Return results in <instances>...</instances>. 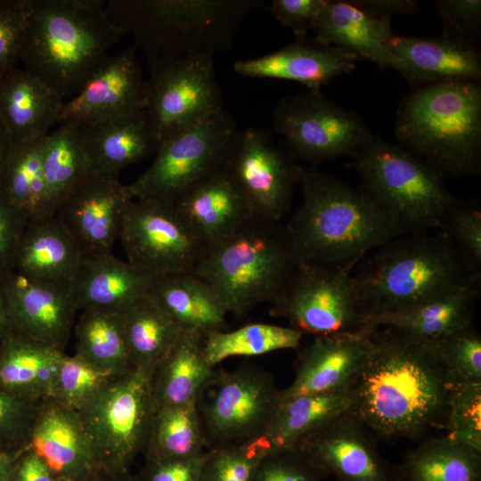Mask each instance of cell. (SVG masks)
Instances as JSON below:
<instances>
[{"instance_id": "obj_53", "label": "cell", "mask_w": 481, "mask_h": 481, "mask_svg": "<svg viewBox=\"0 0 481 481\" xmlns=\"http://www.w3.org/2000/svg\"><path fill=\"white\" fill-rule=\"evenodd\" d=\"M208 453V450L187 459L147 461L142 481H200Z\"/></svg>"}, {"instance_id": "obj_50", "label": "cell", "mask_w": 481, "mask_h": 481, "mask_svg": "<svg viewBox=\"0 0 481 481\" xmlns=\"http://www.w3.org/2000/svg\"><path fill=\"white\" fill-rule=\"evenodd\" d=\"M41 402L29 401L0 389V444L29 446Z\"/></svg>"}, {"instance_id": "obj_55", "label": "cell", "mask_w": 481, "mask_h": 481, "mask_svg": "<svg viewBox=\"0 0 481 481\" xmlns=\"http://www.w3.org/2000/svg\"><path fill=\"white\" fill-rule=\"evenodd\" d=\"M17 472L16 481H57L47 463L29 446Z\"/></svg>"}, {"instance_id": "obj_29", "label": "cell", "mask_w": 481, "mask_h": 481, "mask_svg": "<svg viewBox=\"0 0 481 481\" xmlns=\"http://www.w3.org/2000/svg\"><path fill=\"white\" fill-rule=\"evenodd\" d=\"M175 206L207 246L232 235L255 216L229 168L188 192Z\"/></svg>"}, {"instance_id": "obj_57", "label": "cell", "mask_w": 481, "mask_h": 481, "mask_svg": "<svg viewBox=\"0 0 481 481\" xmlns=\"http://www.w3.org/2000/svg\"><path fill=\"white\" fill-rule=\"evenodd\" d=\"M12 145L13 143L0 123V170Z\"/></svg>"}, {"instance_id": "obj_56", "label": "cell", "mask_w": 481, "mask_h": 481, "mask_svg": "<svg viewBox=\"0 0 481 481\" xmlns=\"http://www.w3.org/2000/svg\"><path fill=\"white\" fill-rule=\"evenodd\" d=\"M360 4L378 14L391 20L398 14H415L419 12L420 2L416 0H357Z\"/></svg>"}, {"instance_id": "obj_20", "label": "cell", "mask_w": 481, "mask_h": 481, "mask_svg": "<svg viewBox=\"0 0 481 481\" xmlns=\"http://www.w3.org/2000/svg\"><path fill=\"white\" fill-rule=\"evenodd\" d=\"M136 52L132 46L111 56L64 102L59 123L81 127L145 110L146 81Z\"/></svg>"}, {"instance_id": "obj_47", "label": "cell", "mask_w": 481, "mask_h": 481, "mask_svg": "<svg viewBox=\"0 0 481 481\" xmlns=\"http://www.w3.org/2000/svg\"><path fill=\"white\" fill-rule=\"evenodd\" d=\"M443 231L478 270L481 265V209L471 202L456 199L449 208L442 226Z\"/></svg>"}, {"instance_id": "obj_30", "label": "cell", "mask_w": 481, "mask_h": 481, "mask_svg": "<svg viewBox=\"0 0 481 481\" xmlns=\"http://www.w3.org/2000/svg\"><path fill=\"white\" fill-rule=\"evenodd\" d=\"M82 257L53 216L28 222L7 265L30 279L70 287Z\"/></svg>"}, {"instance_id": "obj_9", "label": "cell", "mask_w": 481, "mask_h": 481, "mask_svg": "<svg viewBox=\"0 0 481 481\" xmlns=\"http://www.w3.org/2000/svg\"><path fill=\"white\" fill-rule=\"evenodd\" d=\"M241 132L223 110L163 142L150 167L127 184L133 199L175 205L188 192L229 168Z\"/></svg>"}, {"instance_id": "obj_32", "label": "cell", "mask_w": 481, "mask_h": 481, "mask_svg": "<svg viewBox=\"0 0 481 481\" xmlns=\"http://www.w3.org/2000/svg\"><path fill=\"white\" fill-rule=\"evenodd\" d=\"M63 354L11 328L0 339V389L34 402L50 397Z\"/></svg>"}, {"instance_id": "obj_41", "label": "cell", "mask_w": 481, "mask_h": 481, "mask_svg": "<svg viewBox=\"0 0 481 481\" xmlns=\"http://www.w3.org/2000/svg\"><path fill=\"white\" fill-rule=\"evenodd\" d=\"M75 355L117 376L132 366L121 315L93 309L82 310L76 324Z\"/></svg>"}, {"instance_id": "obj_34", "label": "cell", "mask_w": 481, "mask_h": 481, "mask_svg": "<svg viewBox=\"0 0 481 481\" xmlns=\"http://www.w3.org/2000/svg\"><path fill=\"white\" fill-rule=\"evenodd\" d=\"M480 283L401 312L364 319L365 326L393 328L436 340L457 329L473 324Z\"/></svg>"}, {"instance_id": "obj_23", "label": "cell", "mask_w": 481, "mask_h": 481, "mask_svg": "<svg viewBox=\"0 0 481 481\" xmlns=\"http://www.w3.org/2000/svg\"><path fill=\"white\" fill-rule=\"evenodd\" d=\"M357 61L344 50L306 37L261 57L239 60L233 69L243 77L290 80L316 90L353 71Z\"/></svg>"}, {"instance_id": "obj_44", "label": "cell", "mask_w": 481, "mask_h": 481, "mask_svg": "<svg viewBox=\"0 0 481 481\" xmlns=\"http://www.w3.org/2000/svg\"><path fill=\"white\" fill-rule=\"evenodd\" d=\"M117 375L63 354L50 397L77 412Z\"/></svg>"}, {"instance_id": "obj_36", "label": "cell", "mask_w": 481, "mask_h": 481, "mask_svg": "<svg viewBox=\"0 0 481 481\" xmlns=\"http://www.w3.org/2000/svg\"><path fill=\"white\" fill-rule=\"evenodd\" d=\"M397 466L401 481H481V452L444 435L421 442Z\"/></svg>"}, {"instance_id": "obj_15", "label": "cell", "mask_w": 481, "mask_h": 481, "mask_svg": "<svg viewBox=\"0 0 481 481\" xmlns=\"http://www.w3.org/2000/svg\"><path fill=\"white\" fill-rule=\"evenodd\" d=\"M145 110L159 145L222 111L223 94L213 56L187 55L151 73Z\"/></svg>"}, {"instance_id": "obj_28", "label": "cell", "mask_w": 481, "mask_h": 481, "mask_svg": "<svg viewBox=\"0 0 481 481\" xmlns=\"http://www.w3.org/2000/svg\"><path fill=\"white\" fill-rule=\"evenodd\" d=\"M65 101L24 69L0 75V123L13 143L45 137Z\"/></svg>"}, {"instance_id": "obj_49", "label": "cell", "mask_w": 481, "mask_h": 481, "mask_svg": "<svg viewBox=\"0 0 481 481\" xmlns=\"http://www.w3.org/2000/svg\"><path fill=\"white\" fill-rule=\"evenodd\" d=\"M30 0H0V75L20 61Z\"/></svg>"}, {"instance_id": "obj_33", "label": "cell", "mask_w": 481, "mask_h": 481, "mask_svg": "<svg viewBox=\"0 0 481 481\" xmlns=\"http://www.w3.org/2000/svg\"><path fill=\"white\" fill-rule=\"evenodd\" d=\"M204 336L183 330L151 368L150 387L154 411L194 402L215 371L203 350Z\"/></svg>"}, {"instance_id": "obj_24", "label": "cell", "mask_w": 481, "mask_h": 481, "mask_svg": "<svg viewBox=\"0 0 481 481\" xmlns=\"http://www.w3.org/2000/svg\"><path fill=\"white\" fill-rule=\"evenodd\" d=\"M153 280L112 253L83 256L70 290L77 310L122 314L149 296Z\"/></svg>"}, {"instance_id": "obj_60", "label": "cell", "mask_w": 481, "mask_h": 481, "mask_svg": "<svg viewBox=\"0 0 481 481\" xmlns=\"http://www.w3.org/2000/svg\"><path fill=\"white\" fill-rule=\"evenodd\" d=\"M58 481V480H57Z\"/></svg>"}, {"instance_id": "obj_21", "label": "cell", "mask_w": 481, "mask_h": 481, "mask_svg": "<svg viewBox=\"0 0 481 481\" xmlns=\"http://www.w3.org/2000/svg\"><path fill=\"white\" fill-rule=\"evenodd\" d=\"M371 327L355 332L315 336L299 352L295 378L279 392V403L294 397L346 391L351 387L371 348Z\"/></svg>"}, {"instance_id": "obj_38", "label": "cell", "mask_w": 481, "mask_h": 481, "mask_svg": "<svg viewBox=\"0 0 481 481\" xmlns=\"http://www.w3.org/2000/svg\"><path fill=\"white\" fill-rule=\"evenodd\" d=\"M195 401L154 411L143 449L147 461L187 459L208 451Z\"/></svg>"}, {"instance_id": "obj_13", "label": "cell", "mask_w": 481, "mask_h": 481, "mask_svg": "<svg viewBox=\"0 0 481 481\" xmlns=\"http://www.w3.org/2000/svg\"><path fill=\"white\" fill-rule=\"evenodd\" d=\"M359 260L339 265L298 263L270 314L314 336L363 330L364 318L354 293L352 273Z\"/></svg>"}, {"instance_id": "obj_14", "label": "cell", "mask_w": 481, "mask_h": 481, "mask_svg": "<svg viewBox=\"0 0 481 481\" xmlns=\"http://www.w3.org/2000/svg\"><path fill=\"white\" fill-rule=\"evenodd\" d=\"M127 262L153 278L192 272L207 245L175 205L134 199L119 238Z\"/></svg>"}, {"instance_id": "obj_58", "label": "cell", "mask_w": 481, "mask_h": 481, "mask_svg": "<svg viewBox=\"0 0 481 481\" xmlns=\"http://www.w3.org/2000/svg\"><path fill=\"white\" fill-rule=\"evenodd\" d=\"M11 329L4 299L0 288V339L9 331Z\"/></svg>"}, {"instance_id": "obj_5", "label": "cell", "mask_w": 481, "mask_h": 481, "mask_svg": "<svg viewBox=\"0 0 481 481\" xmlns=\"http://www.w3.org/2000/svg\"><path fill=\"white\" fill-rule=\"evenodd\" d=\"M103 0H30L20 61L65 101L111 57L121 33Z\"/></svg>"}, {"instance_id": "obj_26", "label": "cell", "mask_w": 481, "mask_h": 481, "mask_svg": "<svg viewBox=\"0 0 481 481\" xmlns=\"http://www.w3.org/2000/svg\"><path fill=\"white\" fill-rule=\"evenodd\" d=\"M92 174L118 176L121 170L152 153L159 142L146 110L79 127Z\"/></svg>"}, {"instance_id": "obj_12", "label": "cell", "mask_w": 481, "mask_h": 481, "mask_svg": "<svg viewBox=\"0 0 481 481\" xmlns=\"http://www.w3.org/2000/svg\"><path fill=\"white\" fill-rule=\"evenodd\" d=\"M272 128L298 160L313 166L355 158L375 137L361 115L327 98L321 89L278 100L272 110Z\"/></svg>"}, {"instance_id": "obj_8", "label": "cell", "mask_w": 481, "mask_h": 481, "mask_svg": "<svg viewBox=\"0 0 481 481\" xmlns=\"http://www.w3.org/2000/svg\"><path fill=\"white\" fill-rule=\"evenodd\" d=\"M350 167L361 190L395 218L407 232L441 229L455 200L444 175L409 150L375 136Z\"/></svg>"}, {"instance_id": "obj_22", "label": "cell", "mask_w": 481, "mask_h": 481, "mask_svg": "<svg viewBox=\"0 0 481 481\" xmlns=\"http://www.w3.org/2000/svg\"><path fill=\"white\" fill-rule=\"evenodd\" d=\"M387 47L393 57L391 69L413 85L480 80L477 45L443 36L418 37L395 34Z\"/></svg>"}, {"instance_id": "obj_37", "label": "cell", "mask_w": 481, "mask_h": 481, "mask_svg": "<svg viewBox=\"0 0 481 481\" xmlns=\"http://www.w3.org/2000/svg\"><path fill=\"white\" fill-rule=\"evenodd\" d=\"M44 138L13 143L0 170V191L29 221L54 216L43 167Z\"/></svg>"}, {"instance_id": "obj_59", "label": "cell", "mask_w": 481, "mask_h": 481, "mask_svg": "<svg viewBox=\"0 0 481 481\" xmlns=\"http://www.w3.org/2000/svg\"><path fill=\"white\" fill-rule=\"evenodd\" d=\"M12 464V455L9 452H0V481H7Z\"/></svg>"}, {"instance_id": "obj_31", "label": "cell", "mask_w": 481, "mask_h": 481, "mask_svg": "<svg viewBox=\"0 0 481 481\" xmlns=\"http://www.w3.org/2000/svg\"><path fill=\"white\" fill-rule=\"evenodd\" d=\"M149 297L183 330H223L228 314L215 288L192 272L154 278Z\"/></svg>"}, {"instance_id": "obj_17", "label": "cell", "mask_w": 481, "mask_h": 481, "mask_svg": "<svg viewBox=\"0 0 481 481\" xmlns=\"http://www.w3.org/2000/svg\"><path fill=\"white\" fill-rule=\"evenodd\" d=\"M0 288L11 328L65 353L77 311L70 287L30 279L6 264Z\"/></svg>"}, {"instance_id": "obj_42", "label": "cell", "mask_w": 481, "mask_h": 481, "mask_svg": "<svg viewBox=\"0 0 481 481\" xmlns=\"http://www.w3.org/2000/svg\"><path fill=\"white\" fill-rule=\"evenodd\" d=\"M303 333L292 327L251 323L239 329L216 330L204 337L203 350L208 363L216 367L234 356H256L282 349H298Z\"/></svg>"}, {"instance_id": "obj_40", "label": "cell", "mask_w": 481, "mask_h": 481, "mask_svg": "<svg viewBox=\"0 0 481 481\" xmlns=\"http://www.w3.org/2000/svg\"><path fill=\"white\" fill-rule=\"evenodd\" d=\"M120 315L133 368L151 369L183 331L149 296Z\"/></svg>"}, {"instance_id": "obj_16", "label": "cell", "mask_w": 481, "mask_h": 481, "mask_svg": "<svg viewBox=\"0 0 481 481\" xmlns=\"http://www.w3.org/2000/svg\"><path fill=\"white\" fill-rule=\"evenodd\" d=\"M229 169L245 193L254 216L280 223L289 212L302 166L267 128L249 127Z\"/></svg>"}, {"instance_id": "obj_2", "label": "cell", "mask_w": 481, "mask_h": 481, "mask_svg": "<svg viewBox=\"0 0 481 481\" xmlns=\"http://www.w3.org/2000/svg\"><path fill=\"white\" fill-rule=\"evenodd\" d=\"M479 271L443 231L410 232L363 257L353 270L352 283L366 319L407 310L480 283Z\"/></svg>"}, {"instance_id": "obj_4", "label": "cell", "mask_w": 481, "mask_h": 481, "mask_svg": "<svg viewBox=\"0 0 481 481\" xmlns=\"http://www.w3.org/2000/svg\"><path fill=\"white\" fill-rule=\"evenodd\" d=\"M262 0H110L105 11L141 49L150 74L187 55L230 49L248 15Z\"/></svg>"}, {"instance_id": "obj_39", "label": "cell", "mask_w": 481, "mask_h": 481, "mask_svg": "<svg viewBox=\"0 0 481 481\" xmlns=\"http://www.w3.org/2000/svg\"><path fill=\"white\" fill-rule=\"evenodd\" d=\"M42 159L53 214L59 204L91 174L79 127L61 124L43 140Z\"/></svg>"}, {"instance_id": "obj_35", "label": "cell", "mask_w": 481, "mask_h": 481, "mask_svg": "<svg viewBox=\"0 0 481 481\" xmlns=\"http://www.w3.org/2000/svg\"><path fill=\"white\" fill-rule=\"evenodd\" d=\"M349 406L347 390L300 395L280 404L265 433L270 451L295 449Z\"/></svg>"}, {"instance_id": "obj_48", "label": "cell", "mask_w": 481, "mask_h": 481, "mask_svg": "<svg viewBox=\"0 0 481 481\" xmlns=\"http://www.w3.org/2000/svg\"><path fill=\"white\" fill-rule=\"evenodd\" d=\"M329 473L297 449L270 451L250 481H322Z\"/></svg>"}, {"instance_id": "obj_11", "label": "cell", "mask_w": 481, "mask_h": 481, "mask_svg": "<svg viewBox=\"0 0 481 481\" xmlns=\"http://www.w3.org/2000/svg\"><path fill=\"white\" fill-rule=\"evenodd\" d=\"M279 392L273 375L260 367L215 370L195 401L208 450L264 436Z\"/></svg>"}, {"instance_id": "obj_3", "label": "cell", "mask_w": 481, "mask_h": 481, "mask_svg": "<svg viewBox=\"0 0 481 481\" xmlns=\"http://www.w3.org/2000/svg\"><path fill=\"white\" fill-rule=\"evenodd\" d=\"M302 203L285 227L298 263L339 265L409 233L361 189L302 167Z\"/></svg>"}, {"instance_id": "obj_1", "label": "cell", "mask_w": 481, "mask_h": 481, "mask_svg": "<svg viewBox=\"0 0 481 481\" xmlns=\"http://www.w3.org/2000/svg\"><path fill=\"white\" fill-rule=\"evenodd\" d=\"M371 339L347 390L348 412L377 439H414L444 429L453 381L434 341L387 327L371 328Z\"/></svg>"}, {"instance_id": "obj_43", "label": "cell", "mask_w": 481, "mask_h": 481, "mask_svg": "<svg viewBox=\"0 0 481 481\" xmlns=\"http://www.w3.org/2000/svg\"><path fill=\"white\" fill-rule=\"evenodd\" d=\"M270 452L265 436L208 450L200 481H250L262 459Z\"/></svg>"}, {"instance_id": "obj_51", "label": "cell", "mask_w": 481, "mask_h": 481, "mask_svg": "<svg viewBox=\"0 0 481 481\" xmlns=\"http://www.w3.org/2000/svg\"><path fill=\"white\" fill-rule=\"evenodd\" d=\"M433 4L442 23L441 36L478 45L480 0H436Z\"/></svg>"}, {"instance_id": "obj_45", "label": "cell", "mask_w": 481, "mask_h": 481, "mask_svg": "<svg viewBox=\"0 0 481 481\" xmlns=\"http://www.w3.org/2000/svg\"><path fill=\"white\" fill-rule=\"evenodd\" d=\"M444 436L481 452V383L453 382Z\"/></svg>"}, {"instance_id": "obj_46", "label": "cell", "mask_w": 481, "mask_h": 481, "mask_svg": "<svg viewBox=\"0 0 481 481\" xmlns=\"http://www.w3.org/2000/svg\"><path fill=\"white\" fill-rule=\"evenodd\" d=\"M434 343L453 382L481 383V336L473 324L457 329Z\"/></svg>"}, {"instance_id": "obj_52", "label": "cell", "mask_w": 481, "mask_h": 481, "mask_svg": "<svg viewBox=\"0 0 481 481\" xmlns=\"http://www.w3.org/2000/svg\"><path fill=\"white\" fill-rule=\"evenodd\" d=\"M327 0H273L269 10L273 17L290 29L296 38L308 37Z\"/></svg>"}, {"instance_id": "obj_18", "label": "cell", "mask_w": 481, "mask_h": 481, "mask_svg": "<svg viewBox=\"0 0 481 481\" xmlns=\"http://www.w3.org/2000/svg\"><path fill=\"white\" fill-rule=\"evenodd\" d=\"M133 200L118 176L91 174L59 204L54 216L83 256L111 254Z\"/></svg>"}, {"instance_id": "obj_7", "label": "cell", "mask_w": 481, "mask_h": 481, "mask_svg": "<svg viewBox=\"0 0 481 481\" xmlns=\"http://www.w3.org/2000/svg\"><path fill=\"white\" fill-rule=\"evenodd\" d=\"M298 264L285 227L254 216L232 235L208 245L192 273L215 288L228 314L241 315L258 304H272Z\"/></svg>"}, {"instance_id": "obj_54", "label": "cell", "mask_w": 481, "mask_h": 481, "mask_svg": "<svg viewBox=\"0 0 481 481\" xmlns=\"http://www.w3.org/2000/svg\"><path fill=\"white\" fill-rule=\"evenodd\" d=\"M28 222V217L0 191V265L10 262Z\"/></svg>"}, {"instance_id": "obj_10", "label": "cell", "mask_w": 481, "mask_h": 481, "mask_svg": "<svg viewBox=\"0 0 481 481\" xmlns=\"http://www.w3.org/2000/svg\"><path fill=\"white\" fill-rule=\"evenodd\" d=\"M151 371L113 378L77 412L98 469L123 472L144 449L154 414Z\"/></svg>"}, {"instance_id": "obj_25", "label": "cell", "mask_w": 481, "mask_h": 481, "mask_svg": "<svg viewBox=\"0 0 481 481\" xmlns=\"http://www.w3.org/2000/svg\"><path fill=\"white\" fill-rule=\"evenodd\" d=\"M29 447L67 480H84L98 469L77 412L52 397L41 402Z\"/></svg>"}, {"instance_id": "obj_6", "label": "cell", "mask_w": 481, "mask_h": 481, "mask_svg": "<svg viewBox=\"0 0 481 481\" xmlns=\"http://www.w3.org/2000/svg\"><path fill=\"white\" fill-rule=\"evenodd\" d=\"M399 145L439 170L461 178L481 167V86L458 80L413 85L395 120Z\"/></svg>"}, {"instance_id": "obj_19", "label": "cell", "mask_w": 481, "mask_h": 481, "mask_svg": "<svg viewBox=\"0 0 481 481\" xmlns=\"http://www.w3.org/2000/svg\"><path fill=\"white\" fill-rule=\"evenodd\" d=\"M377 437L348 412L295 449L340 481H401L398 466L379 453Z\"/></svg>"}, {"instance_id": "obj_27", "label": "cell", "mask_w": 481, "mask_h": 481, "mask_svg": "<svg viewBox=\"0 0 481 481\" xmlns=\"http://www.w3.org/2000/svg\"><path fill=\"white\" fill-rule=\"evenodd\" d=\"M314 38L382 68H392L387 44L395 34L390 20L368 10L357 0H327L313 29Z\"/></svg>"}]
</instances>
